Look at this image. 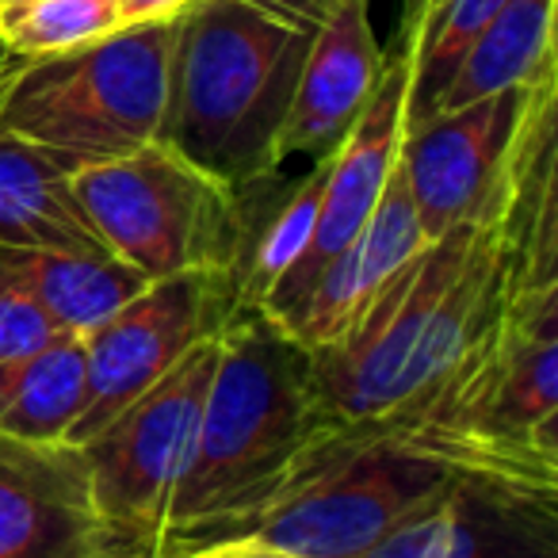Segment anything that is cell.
Listing matches in <instances>:
<instances>
[{
	"instance_id": "1",
	"label": "cell",
	"mask_w": 558,
	"mask_h": 558,
	"mask_svg": "<svg viewBox=\"0 0 558 558\" xmlns=\"http://www.w3.org/2000/svg\"><path fill=\"white\" fill-rule=\"evenodd\" d=\"M341 425L349 421L322 398L314 352L264 311L238 306L218 333L192 459L169 501L157 558L222 547Z\"/></svg>"
},
{
	"instance_id": "2",
	"label": "cell",
	"mask_w": 558,
	"mask_h": 558,
	"mask_svg": "<svg viewBox=\"0 0 558 558\" xmlns=\"http://www.w3.org/2000/svg\"><path fill=\"white\" fill-rule=\"evenodd\" d=\"M326 4L195 0L180 16L161 142L230 187L279 172V134Z\"/></svg>"
},
{
	"instance_id": "3",
	"label": "cell",
	"mask_w": 558,
	"mask_h": 558,
	"mask_svg": "<svg viewBox=\"0 0 558 558\" xmlns=\"http://www.w3.org/2000/svg\"><path fill=\"white\" fill-rule=\"evenodd\" d=\"M456 474L413 428L395 421L341 425L238 535L203 555L364 558Z\"/></svg>"
},
{
	"instance_id": "4",
	"label": "cell",
	"mask_w": 558,
	"mask_h": 558,
	"mask_svg": "<svg viewBox=\"0 0 558 558\" xmlns=\"http://www.w3.org/2000/svg\"><path fill=\"white\" fill-rule=\"evenodd\" d=\"M177 35L180 20L119 27L88 47L24 62L0 108V131L70 172L161 142Z\"/></svg>"
},
{
	"instance_id": "5",
	"label": "cell",
	"mask_w": 558,
	"mask_h": 558,
	"mask_svg": "<svg viewBox=\"0 0 558 558\" xmlns=\"http://www.w3.org/2000/svg\"><path fill=\"white\" fill-rule=\"evenodd\" d=\"M70 192L104 253L131 264L149 283L180 271L230 276L241 238V192L169 142L73 169Z\"/></svg>"
},
{
	"instance_id": "6",
	"label": "cell",
	"mask_w": 558,
	"mask_h": 558,
	"mask_svg": "<svg viewBox=\"0 0 558 558\" xmlns=\"http://www.w3.org/2000/svg\"><path fill=\"white\" fill-rule=\"evenodd\" d=\"M215 356L218 337L187 352L165 379L134 398L93 440L81 444L104 520L138 543L149 558H157L169 501L192 459Z\"/></svg>"
},
{
	"instance_id": "7",
	"label": "cell",
	"mask_w": 558,
	"mask_h": 558,
	"mask_svg": "<svg viewBox=\"0 0 558 558\" xmlns=\"http://www.w3.org/2000/svg\"><path fill=\"white\" fill-rule=\"evenodd\" d=\"M233 311L238 295L226 271H180L146 283L85 337V405L65 440L77 448L93 440L187 352L215 341Z\"/></svg>"
},
{
	"instance_id": "8",
	"label": "cell",
	"mask_w": 558,
	"mask_h": 558,
	"mask_svg": "<svg viewBox=\"0 0 558 558\" xmlns=\"http://www.w3.org/2000/svg\"><path fill=\"white\" fill-rule=\"evenodd\" d=\"M0 558H149L104 520L85 451L0 433Z\"/></svg>"
},
{
	"instance_id": "9",
	"label": "cell",
	"mask_w": 558,
	"mask_h": 558,
	"mask_svg": "<svg viewBox=\"0 0 558 558\" xmlns=\"http://www.w3.org/2000/svg\"><path fill=\"white\" fill-rule=\"evenodd\" d=\"M405 104H410V43H405V35H398V50L383 65V77L375 85L372 100L364 104L360 119L349 126L341 146L329 157L326 192H322V210L318 222H314L311 248L268 291V299L256 311H264L276 322L288 318L306 299V291L314 288L322 268L372 218L375 203L383 199L390 172L398 165V149H402L405 138Z\"/></svg>"
},
{
	"instance_id": "10",
	"label": "cell",
	"mask_w": 558,
	"mask_h": 558,
	"mask_svg": "<svg viewBox=\"0 0 558 558\" xmlns=\"http://www.w3.org/2000/svg\"><path fill=\"white\" fill-rule=\"evenodd\" d=\"M364 558H558V486L456 474Z\"/></svg>"
},
{
	"instance_id": "11",
	"label": "cell",
	"mask_w": 558,
	"mask_h": 558,
	"mask_svg": "<svg viewBox=\"0 0 558 558\" xmlns=\"http://www.w3.org/2000/svg\"><path fill=\"white\" fill-rule=\"evenodd\" d=\"M524 104L527 85L444 111L405 131L398 161L428 241L482 207L505 169Z\"/></svg>"
},
{
	"instance_id": "12",
	"label": "cell",
	"mask_w": 558,
	"mask_h": 558,
	"mask_svg": "<svg viewBox=\"0 0 558 558\" xmlns=\"http://www.w3.org/2000/svg\"><path fill=\"white\" fill-rule=\"evenodd\" d=\"M383 65L387 58L375 43L367 0H329L279 134V169L295 157L322 161L333 154L372 100Z\"/></svg>"
},
{
	"instance_id": "13",
	"label": "cell",
	"mask_w": 558,
	"mask_h": 558,
	"mask_svg": "<svg viewBox=\"0 0 558 558\" xmlns=\"http://www.w3.org/2000/svg\"><path fill=\"white\" fill-rule=\"evenodd\" d=\"M417 207H413L410 184H405L402 161L395 165L387 180V192L375 203L372 218L360 226V233L322 268L306 299L279 322L295 341H303L311 352L337 344L356 318L367 311L379 288L425 245Z\"/></svg>"
},
{
	"instance_id": "14",
	"label": "cell",
	"mask_w": 558,
	"mask_h": 558,
	"mask_svg": "<svg viewBox=\"0 0 558 558\" xmlns=\"http://www.w3.org/2000/svg\"><path fill=\"white\" fill-rule=\"evenodd\" d=\"M0 276L43 306L58 333L88 337L123 311L149 279L111 253L0 248Z\"/></svg>"
},
{
	"instance_id": "15",
	"label": "cell",
	"mask_w": 558,
	"mask_h": 558,
	"mask_svg": "<svg viewBox=\"0 0 558 558\" xmlns=\"http://www.w3.org/2000/svg\"><path fill=\"white\" fill-rule=\"evenodd\" d=\"M0 248L104 253L70 192V169L0 131Z\"/></svg>"
},
{
	"instance_id": "16",
	"label": "cell",
	"mask_w": 558,
	"mask_h": 558,
	"mask_svg": "<svg viewBox=\"0 0 558 558\" xmlns=\"http://www.w3.org/2000/svg\"><path fill=\"white\" fill-rule=\"evenodd\" d=\"M555 70V0H505V9L471 43L433 116L459 111L486 96L524 88ZM428 116V119H433Z\"/></svg>"
},
{
	"instance_id": "17",
	"label": "cell",
	"mask_w": 558,
	"mask_h": 558,
	"mask_svg": "<svg viewBox=\"0 0 558 558\" xmlns=\"http://www.w3.org/2000/svg\"><path fill=\"white\" fill-rule=\"evenodd\" d=\"M85 405V337L58 333L39 352L0 367V433L65 440Z\"/></svg>"
},
{
	"instance_id": "18",
	"label": "cell",
	"mask_w": 558,
	"mask_h": 558,
	"mask_svg": "<svg viewBox=\"0 0 558 558\" xmlns=\"http://www.w3.org/2000/svg\"><path fill=\"white\" fill-rule=\"evenodd\" d=\"M505 9V0H417L405 20L410 43V104L405 131L433 116V104L448 88L451 73L466 58L471 43Z\"/></svg>"
},
{
	"instance_id": "19",
	"label": "cell",
	"mask_w": 558,
	"mask_h": 558,
	"mask_svg": "<svg viewBox=\"0 0 558 558\" xmlns=\"http://www.w3.org/2000/svg\"><path fill=\"white\" fill-rule=\"evenodd\" d=\"M111 32H119L116 0H35L0 16V43L27 62L88 47Z\"/></svg>"
},
{
	"instance_id": "20",
	"label": "cell",
	"mask_w": 558,
	"mask_h": 558,
	"mask_svg": "<svg viewBox=\"0 0 558 558\" xmlns=\"http://www.w3.org/2000/svg\"><path fill=\"white\" fill-rule=\"evenodd\" d=\"M50 337H58V329L43 314V306L24 295L12 279L0 276V367L39 352Z\"/></svg>"
},
{
	"instance_id": "21",
	"label": "cell",
	"mask_w": 558,
	"mask_h": 558,
	"mask_svg": "<svg viewBox=\"0 0 558 558\" xmlns=\"http://www.w3.org/2000/svg\"><path fill=\"white\" fill-rule=\"evenodd\" d=\"M195 0H116L119 27H146V24H169L180 20Z\"/></svg>"
},
{
	"instance_id": "22",
	"label": "cell",
	"mask_w": 558,
	"mask_h": 558,
	"mask_svg": "<svg viewBox=\"0 0 558 558\" xmlns=\"http://www.w3.org/2000/svg\"><path fill=\"white\" fill-rule=\"evenodd\" d=\"M24 62H27V58L12 54V50H4V54H0V108H4V100H9V88H12V81L20 77Z\"/></svg>"
},
{
	"instance_id": "23",
	"label": "cell",
	"mask_w": 558,
	"mask_h": 558,
	"mask_svg": "<svg viewBox=\"0 0 558 558\" xmlns=\"http://www.w3.org/2000/svg\"><path fill=\"white\" fill-rule=\"evenodd\" d=\"M27 4H35V0H0V16H9V12L27 9Z\"/></svg>"
},
{
	"instance_id": "24",
	"label": "cell",
	"mask_w": 558,
	"mask_h": 558,
	"mask_svg": "<svg viewBox=\"0 0 558 558\" xmlns=\"http://www.w3.org/2000/svg\"><path fill=\"white\" fill-rule=\"evenodd\" d=\"M187 558H226V555H187Z\"/></svg>"
},
{
	"instance_id": "25",
	"label": "cell",
	"mask_w": 558,
	"mask_h": 558,
	"mask_svg": "<svg viewBox=\"0 0 558 558\" xmlns=\"http://www.w3.org/2000/svg\"><path fill=\"white\" fill-rule=\"evenodd\" d=\"M4 50H9V47H4V43H0V54H4Z\"/></svg>"
}]
</instances>
